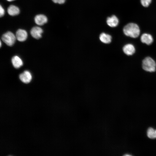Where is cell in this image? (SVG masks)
Masks as SVG:
<instances>
[{"instance_id":"1","label":"cell","mask_w":156,"mask_h":156,"mask_svg":"<svg viewBox=\"0 0 156 156\" xmlns=\"http://www.w3.org/2000/svg\"><path fill=\"white\" fill-rule=\"evenodd\" d=\"M123 31L126 36L133 38L138 37L140 33L138 26L134 23H130L126 25L123 28Z\"/></svg>"},{"instance_id":"2","label":"cell","mask_w":156,"mask_h":156,"mask_svg":"<svg viewBox=\"0 0 156 156\" xmlns=\"http://www.w3.org/2000/svg\"><path fill=\"white\" fill-rule=\"evenodd\" d=\"M142 67L144 70L149 72L155 70L156 63L155 61L150 57H147L142 61Z\"/></svg>"},{"instance_id":"3","label":"cell","mask_w":156,"mask_h":156,"mask_svg":"<svg viewBox=\"0 0 156 156\" xmlns=\"http://www.w3.org/2000/svg\"><path fill=\"white\" fill-rule=\"evenodd\" d=\"M16 37L12 32L8 31L3 35L1 39L7 45L12 46L14 44Z\"/></svg>"},{"instance_id":"4","label":"cell","mask_w":156,"mask_h":156,"mask_svg":"<svg viewBox=\"0 0 156 156\" xmlns=\"http://www.w3.org/2000/svg\"><path fill=\"white\" fill-rule=\"evenodd\" d=\"M20 80L23 83H27L31 80L32 77L31 73L28 70L25 71L19 76Z\"/></svg>"},{"instance_id":"5","label":"cell","mask_w":156,"mask_h":156,"mask_svg":"<svg viewBox=\"0 0 156 156\" xmlns=\"http://www.w3.org/2000/svg\"><path fill=\"white\" fill-rule=\"evenodd\" d=\"M43 32L42 29L38 27H34L31 30L30 33L31 36L34 38L38 39L42 37V34Z\"/></svg>"},{"instance_id":"6","label":"cell","mask_w":156,"mask_h":156,"mask_svg":"<svg viewBox=\"0 0 156 156\" xmlns=\"http://www.w3.org/2000/svg\"><path fill=\"white\" fill-rule=\"evenodd\" d=\"M16 37L18 41L23 42L27 39V34L25 30L19 29L16 32Z\"/></svg>"},{"instance_id":"7","label":"cell","mask_w":156,"mask_h":156,"mask_svg":"<svg viewBox=\"0 0 156 156\" xmlns=\"http://www.w3.org/2000/svg\"><path fill=\"white\" fill-rule=\"evenodd\" d=\"M47 18L44 15L42 14L36 15L34 18L35 23L38 25H42L47 22Z\"/></svg>"},{"instance_id":"8","label":"cell","mask_w":156,"mask_h":156,"mask_svg":"<svg viewBox=\"0 0 156 156\" xmlns=\"http://www.w3.org/2000/svg\"><path fill=\"white\" fill-rule=\"evenodd\" d=\"M107 23L111 27H115L117 26L119 23V20L118 18L115 15H113L107 18Z\"/></svg>"},{"instance_id":"9","label":"cell","mask_w":156,"mask_h":156,"mask_svg":"<svg viewBox=\"0 0 156 156\" xmlns=\"http://www.w3.org/2000/svg\"><path fill=\"white\" fill-rule=\"evenodd\" d=\"M123 51L127 55H130L133 54L135 52V49L133 45L130 44H128L123 47Z\"/></svg>"},{"instance_id":"10","label":"cell","mask_w":156,"mask_h":156,"mask_svg":"<svg viewBox=\"0 0 156 156\" xmlns=\"http://www.w3.org/2000/svg\"><path fill=\"white\" fill-rule=\"evenodd\" d=\"M140 39L142 42L147 45L151 44L153 41V38L151 34L147 33L142 34L141 37Z\"/></svg>"},{"instance_id":"11","label":"cell","mask_w":156,"mask_h":156,"mask_svg":"<svg viewBox=\"0 0 156 156\" xmlns=\"http://www.w3.org/2000/svg\"><path fill=\"white\" fill-rule=\"evenodd\" d=\"M12 62L14 67L16 68H20L23 64L22 60L19 57L16 55L12 57Z\"/></svg>"},{"instance_id":"12","label":"cell","mask_w":156,"mask_h":156,"mask_svg":"<svg viewBox=\"0 0 156 156\" xmlns=\"http://www.w3.org/2000/svg\"><path fill=\"white\" fill-rule=\"evenodd\" d=\"M8 12L10 15L14 16L18 15L19 13L20 10L17 6L11 5L8 8Z\"/></svg>"},{"instance_id":"13","label":"cell","mask_w":156,"mask_h":156,"mask_svg":"<svg viewBox=\"0 0 156 156\" xmlns=\"http://www.w3.org/2000/svg\"><path fill=\"white\" fill-rule=\"evenodd\" d=\"M99 39L102 42L105 44H108L111 42L112 37L109 34L103 33L100 35Z\"/></svg>"},{"instance_id":"14","label":"cell","mask_w":156,"mask_h":156,"mask_svg":"<svg viewBox=\"0 0 156 156\" xmlns=\"http://www.w3.org/2000/svg\"><path fill=\"white\" fill-rule=\"evenodd\" d=\"M147 135L151 139L156 138V129L152 128H149L147 131Z\"/></svg>"},{"instance_id":"15","label":"cell","mask_w":156,"mask_h":156,"mask_svg":"<svg viewBox=\"0 0 156 156\" xmlns=\"http://www.w3.org/2000/svg\"><path fill=\"white\" fill-rule=\"evenodd\" d=\"M152 0H140L142 5L145 7H148L151 3Z\"/></svg>"},{"instance_id":"16","label":"cell","mask_w":156,"mask_h":156,"mask_svg":"<svg viewBox=\"0 0 156 156\" xmlns=\"http://www.w3.org/2000/svg\"><path fill=\"white\" fill-rule=\"evenodd\" d=\"M52 1L54 3L62 4L65 3L66 0H52Z\"/></svg>"},{"instance_id":"17","label":"cell","mask_w":156,"mask_h":156,"mask_svg":"<svg viewBox=\"0 0 156 156\" xmlns=\"http://www.w3.org/2000/svg\"><path fill=\"white\" fill-rule=\"evenodd\" d=\"M5 14V11L3 8L0 5V16L1 17L4 16Z\"/></svg>"},{"instance_id":"18","label":"cell","mask_w":156,"mask_h":156,"mask_svg":"<svg viewBox=\"0 0 156 156\" xmlns=\"http://www.w3.org/2000/svg\"><path fill=\"white\" fill-rule=\"evenodd\" d=\"M7 0L8 1H14V0Z\"/></svg>"},{"instance_id":"19","label":"cell","mask_w":156,"mask_h":156,"mask_svg":"<svg viewBox=\"0 0 156 156\" xmlns=\"http://www.w3.org/2000/svg\"><path fill=\"white\" fill-rule=\"evenodd\" d=\"M126 155V156H131V155Z\"/></svg>"},{"instance_id":"20","label":"cell","mask_w":156,"mask_h":156,"mask_svg":"<svg viewBox=\"0 0 156 156\" xmlns=\"http://www.w3.org/2000/svg\"><path fill=\"white\" fill-rule=\"evenodd\" d=\"M0 44H0V46H1V42H0Z\"/></svg>"}]
</instances>
